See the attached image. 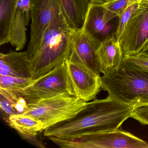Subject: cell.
I'll use <instances>...</instances> for the list:
<instances>
[{
	"mask_svg": "<svg viewBox=\"0 0 148 148\" xmlns=\"http://www.w3.org/2000/svg\"><path fill=\"white\" fill-rule=\"evenodd\" d=\"M31 0H18L12 23L9 43L17 51L22 50L27 41L26 27L31 18Z\"/></svg>",
	"mask_w": 148,
	"mask_h": 148,
	"instance_id": "obj_12",
	"label": "cell"
},
{
	"mask_svg": "<svg viewBox=\"0 0 148 148\" xmlns=\"http://www.w3.org/2000/svg\"><path fill=\"white\" fill-rule=\"evenodd\" d=\"M87 102L74 96L62 94L28 104L24 113L42 123L43 131L55 124L71 119L79 112Z\"/></svg>",
	"mask_w": 148,
	"mask_h": 148,
	"instance_id": "obj_4",
	"label": "cell"
},
{
	"mask_svg": "<svg viewBox=\"0 0 148 148\" xmlns=\"http://www.w3.org/2000/svg\"><path fill=\"white\" fill-rule=\"evenodd\" d=\"M132 4L131 0H115L103 5L119 17L128 7Z\"/></svg>",
	"mask_w": 148,
	"mask_h": 148,
	"instance_id": "obj_21",
	"label": "cell"
},
{
	"mask_svg": "<svg viewBox=\"0 0 148 148\" xmlns=\"http://www.w3.org/2000/svg\"><path fill=\"white\" fill-rule=\"evenodd\" d=\"M131 117L143 125H148V104L134 106Z\"/></svg>",
	"mask_w": 148,
	"mask_h": 148,
	"instance_id": "obj_22",
	"label": "cell"
},
{
	"mask_svg": "<svg viewBox=\"0 0 148 148\" xmlns=\"http://www.w3.org/2000/svg\"><path fill=\"white\" fill-rule=\"evenodd\" d=\"M148 41V1H141L119 40L124 57L137 56Z\"/></svg>",
	"mask_w": 148,
	"mask_h": 148,
	"instance_id": "obj_7",
	"label": "cell"
},
{
	"mask_svg": "<svg viewBox=\"0 0 148 148\" xmlns=\"http://www.w3.org/2000/svg\"><path fill=\"white\" fill-rule=\"evenodd\" d=\"M14 92L23 97L28 104L62 94L75 96L65 62L45 75L32 80L23 90Z\"/></svg>",
	"mask_w": 148,
	"mask_h": 148,
	"instance_id": "obj_6",
	"label": "cell"
},
{
	"mask_svg": "<svg viewBox=\"0 0 148 148\" xmlns=\"http://www.w3.org/2000/svg\"><path fill=\"white\" fill-rule=\"evenodd\" d=\"M31 39L26 51L29 59L39 48L45 31L61 8L59 0H31Z\"/></svg>",
	"mask_w": 148,
	"mask_h": 148,
	"instance_id": "obj_8",
	"label": "cell"
},
{
	"mask_svg": "<svg viewBox=\"0 0 148 148\" xmlns=\"http://www.w3.org/2000/svg\"><path fill=\"white\" fill-rule=\"evenodd\" d=\"M0 87L16 92L21 90L32 83L31 78L0 75Z\"/></svg>",
	"mask_w": 148,
	"mask_h": 148,
	"instance_id": "obj_19",
	"label": "cell"
},
{
	"mask_svg": "<svg viewBox=\"0 0 148 148\" xmlns=\"http://www.w3.org/2000/svg\"><path fill=\"white\" fill-rule=\"evenodd\" d=\"M97 54L103 74L117 67L123 58L119 41L115 37L103 41L98 49Z\"/></svg>",
	"mask_w": 148,
	"mask_h": 148,
	"instance_id": "obj_15",
	"label": "cell"
},
{
	"mask_svg": "<svg viewBox=\"0 0 148 148\" xmlns=\"http://www.w3.org/2000/svg\"><path fill=\"white\" fill-rule=\"evenodd\" d=\"M65 64L74 96L86 102L95 99L102 88L100 75L68 59Z\"/></svg>",
	"mask_w": 148,
	"mask_h": 148,
	"instance_id": "obj_10",
	"label": "cell"
},
{
	"mask_svg": "<svg viewBox=\"0 0 148 148\" xmlns=\"http://www.w3.org/2000/svg\"><path fill=\"white\" fill-rule=\"evenodd\" d=\"M90 3L93 5H103L108 4L115 0H89Z\"/></svg>",
	"mask_w": 148,
	"mask_h": 148,
	"instance_id": "obj_25",
	"label": "cell"
},
{
	"mask_svg": "<svg viewBox=\"0 0 148 148\" xmlns=\"http://www.w3.org/2000/svg\"><path fill=\"white\" fill-rule=\"evenodd\" d=\"M74 32L67 23L61 8L58 10L45 31L40 47L30 59L32 80L45 75L69 58Z\"/></svg>",
	"mask_w": 148,
	"mask_h": 148,
	"instance_id": "obj_2",
	"label": "cell"
},
{
	"mask_svg": "<svg viewBox=\"0 0 148 148\" xmlns=\"http://www.w3.org/2000/svg\"><path fill=\"white\" fill-rule=\"evenodd\" d=\"M19 97L14 92L0 87V109L5 122L10 116L17 114L14 106Z\"/></svg>",
	"mask_w": 148,
	"mask_h": 148,
	"instance_id": "obj_18",
	"label": "cell"
},
{
	"mask_svg": "<svg viewBox=\"0 0 148 148\" xmlns=\"http://www.w3.org/2000/svg\"><path fill=\"white\" fill-rule=\"evenodd\" d=\"M131 2L132 4H134V3H138L140 2L141 1H148V0H131Z\"/></svg>",
	"mask_w": 148,
	"mask_h": 148,
	"instance_id": "obj_27",
	"label": "cell"
},
{
	"mask_svg": "<svg viewBox=\"0 0 148 148\" xmlns=\"http://www.w3.org/2000/svg\"><path fill=\"white\" fill-rule=\"evenodd\" d=\"M125 58L148 70V57L143 55L126 56Z\"/></svg>",
	"mask_w": 148,
	"mask_h": 148,
	"instance_id": "obj_23",
	"label": "cell"
},
{
	"mask_svg": "<svg viewBox=\"0 0 148 148\" xmlns=\"http://www.w3.org/2000/svg\"><path fill=\"white\" fill-rule=\"evenodd\" d=\"M14 106L17 114H24L28 109L26 101L22 97H19Z\"/></svg>",
	"mask_w": 148,
	"mask_h": 148,
	"instance_id": "obj_24",
	"label": "cell"
},
{
	"mask_svg": "<svg viewBox=\"0 0 148 148\" xmlns=\"http://www.w3.org/2000/svg\"><path fill=\"white\" fill-rule=\"evenodd\" d=\"M101 77L108 96L132 106L148 104V70L123 58Z\"/></svg>",
	"mask_w": 148,
	"mask_h": 148,
	"instance_id": "obj_3",
	"label": "cell"
},
{
	"mask_svg": "<svg viewBox=\"0 0 148 148\" xmlns=\"http://www.w3.org/2000/svg\"><path fill=\"white\" fill-rule=\"evenodd\" d=\"M138 3L139 2L129 6L128 8L119 16L117 29L115 35V38L118 41H119L131 16L138 7Z\"/></svg>",
	"mask_w": 148,
	"mask_h": 148,
	"instance_id": "obj_20",
	"label": "cell"
},
{
	"mask_svg": "<svg viewBox=\"0 0 148 148\" xmlns=\"http://www.w3.org/2000/svg\"><path fill=\"white\" fill-rule=\"evenodd\" d=\"M64 16L74 31L83 29L90 5L89 0H59Z\"/></svg>",
	"mask_w": 148,
	"mask_h": 148,
	"instance_id": "obj_14",
	"label": "cell"
},
{
	"mask_svg": "<svg viewBox=\"0 0 148 148\" xmlns=\"http://www.w3.org/2000/svg\"><path fill=\"white\" fill-rule=\"evenodd\" d=\"M101 43L86 35L82 30L75 31L72 49L68 59L100 75L102 72L97 50Z\"/></svg>",
	"mask_w": 148,
	"mask_h": 148,
	"instance_id": "obj_11",
	"label": "cell"
},
{
	"mask_svg": "<svg viewBox=\"0 0 148 148\" xmlns=\"http://www.w3.org/2000/svg\"><path fill=\"white\" fill-rule=\"evenodd\" d=\"M17 131L22 137H35L38 132L43 131L42 123L28 115L15 114L10 116L6 122Z\"/></svg>",
	"mask_w": 148,
	"mask_h": 148,
	"instance_id": "obj_16",
	"label": "cell"
},
{
	"mask_svg": "<svg viewBox=\"0 0 148 148\" xmlns=\"http://www.w3.org/2000/svg\"><path fill=\"white\" fill-rule=\"evenodd\" d=\"M133 109L109 96L94 99L87 102L74 117L45 130L43 135L48 138L71 139L87 133L115 130L131 117Z\"/></svg>",
	"mask_w": 148,
	"mask_h": 148,
	"instance_id": "obj_1",
	"label": "cell"
},
{
	"mask_svg": "<svg viewBox=\"0 0 148 148\" xmlns=\"http://www.w3.org/2000/svg\"><path fill=\"white\" fill-rule=\"evenodd\" d=\"M138 55H143L148 57V41H147Z\"/></svg>",
	"mask_w": 148,
	"mask_h": 148,
	"instance_id": "obj_26",
	"label": "cell"
},
{
	"mask_svg": "<svg viewBox=\"0 0 148 148\" xmlns=\"http://www.w3.org/2000/svg\"><path fill=\"white\" fill-rule=\"evenodd\" d=\"M119 17L102 5L90 3L82 31L92 38L102 43L115 37Z\"/></svg>",
	"mask_w": 148,
	"mask_h": 148,
	"instance_id": "obj_9",
	"label": "cell"
},
{
	"mask_svg": "<svg viewBox=\"0 0 148 148\" xmlns=\"http://www.w3.org/2000/svg\"><path fill=\"white\" fill-rule=\"evenodd\" d=\"M48 138L62 148H148V143L120 128L110 131L87 133L73 139Z\"/></svg>",
	"mask_w": 148,
	"mask_h": 148,
	"instance_id": "obj_5",
	"label": "cell"
},
{
	"mask_svg": "<svg viewBox=\"0 0 148 148\" xmlns=\"http://www.w3.org/2000/svg\"><path fill=\"white\" fill-rule=\"evenodd\" d=\"M30 66L27 51L0 53V75L31 79Z\"/></svg>",
	"mask_w": 148,
	"mask_h": 148,
	"instance_id": "obj_13",
	"label": "cell"
},
{
	"mask_svg": "<svg viewBox=\"0 0 148 148\" xmlns=\"http://www.w3.org/2000/svg\"><path fill=\"white\" fill-rule=\"evenodd\" d=\"M18 0H0V45L10 40L12 23Z\"/></svg>",
	"mask_w": 148,
	"mask_h": 148,
	"instance_id": "obj_17",
	"label": "cell"
}]
</instances>
